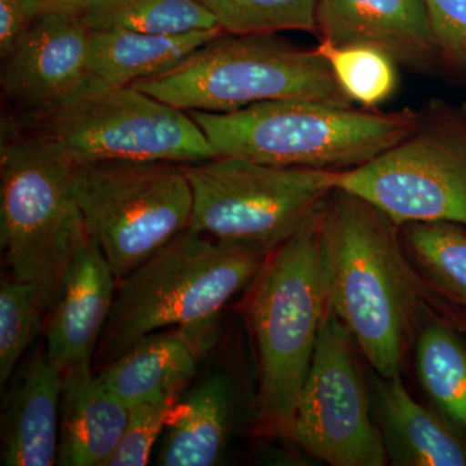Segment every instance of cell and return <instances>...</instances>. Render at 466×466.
<instances>
[{"instance_id": "e0dca14e", "label": "cell", "mask_w": 466, "mask_h": 466, "mask_svg": "<svg viewBox=\"0 0 466 466\" xmlns=\"http://www.w3.org/2000/svg\"><path fill=\"white\" fill-rule=\"evenodd\" d=\"M5 390L2 464H57L63 375L46 346L38 345L27 355Z\"/></svg>"}, {"instance_id": "3957f363", "label": "cell", "mask_w": 466, "mask_h": 466, "mask_svg": "<svg viewBox=\"0 0 466 466\" xmlns=\"http://www.w3.org/2000/svg\"><path fill=\"white\" fill-rule=\"evenodd\" d=\"M218 156L284 167L345 171L412 133L420 112H381L309 99L263 101L229 113L188 112Z\"/></svg>"}, {"instance_id": "d4e9b609", "label": "cell", "mask_w": 466, "mask_h": 466, "mask_svg": "<svg viewBox=\"0 0 466 466\" xmlns=\"http://www.w3.org/2000/svg\"><path fill=\"white\" fill-rule=\"evenodd\" d=\"M317 51L327 60L334 78L352 103L373 108L389 99L397 87L395 63L367 46H334L320 41Z\"/></svg>"}, {"instance_id": "83f0119b", "label": "cell", "mask_w": 466, "mask_h": 466, "mask_svg": "<svg viewBox=\"0 0 466 466\" xmlns=\"http://www.w3.org/2000/svg\"><path fill=\"white\" fill-rule=\"evenodd\" d=\"M438 66L466 76V0H425Z\"/></svg>"}, {"instance_id": "9c48e42d", "label": "cell", "mask_w": 466, "mask_h": 466, "mask_svg": "<svg viewBox=\"0 0 466 466\" xmlns=\"http://www.w3.org/2000/svg\"><path fill=\"white\" fill-rule=\"evenodd\" d=\"M72 191L116 281L191 223V183L177 162H75Z\"/></svg>"}, {"instance_id": "6da1fadb", "label": "cell", "mask_w": 466, "mask_h": 466, "mask_svg": "<svg viewBox=\"0 0 466 466\" xmlns=\"http://www.w3.org/2000/svg\"><path fill=\"white\" fill-rule=\"evenodd\" d=\"M329 309L379 376L400 377L428 309L401 227L354 193L334 188L321 208Z\"/></svg>"}, {"instance_id": "7a4b0ae2", "label": "cell", "mask_w": 466, "mask_h": 466, "mask_svg": "<svg viewBox=\"0 0 466 466\" xmlns=\"http://www.w3.org/2000/svg\"><path fill=\"white\" fill-rule=\"evenodd\" d=\"M323 204L267 256L251 283L248 317L258 373L254 426L263 437H289L297 400L329 311Z\"/></svg>"}, {"instance_id": "5b68a950", "label": "cell", "mask_w": 466, "mask_h": 466, "mask_svg": "<svg viewBox=\"0 0 466 466\" xmlns=\"http://www.w3.org/2000/svg\"><path fill=\"white\" fill-rule=\"evenodd\" d=\"M266 258L262 251L184 229L116 281L95 360L106 366L150 333L222 314Z\"/></svg>"}, {"instance_id": "484cf974", "label": "cell", "mask_w": 466, "mask_h": 466, "mask_svg": "<svg viewBox=\"0 0 466 466\" xmlns=\"http://www.w3.org/2000/svg\"><path fill=\"white\" fill-rule=\"evenodd\" d=\"M47 312L35 291L9 272L0 283V386L5 390L43 329Z\"/></svg>"}, {"instance_id": "ffe728a7", "label": "cell", "mask_w": 466, "mask_h": 466, "mask_svg": "<svg viewBox=\"0 0 466 466\" xmlns=\"http://www.w3.org/2000/svg\"><path fill=\"white\" fill-rule=\"evenodd\" d=\"M223 29L164 35L128 30H91L88 73L106 84L130 86L179 66Z\"/></svg>"}, {"instance_id": "ac0fdd59", "label": "cell", "mask_w": 466, "mask_h": 466, "mask_svg": "<svg viewBox=\"0 0 466 466\" xmlns=\"http://www.w3.org/2000/svg\"><path fill=\"white\" fill-rule=\"evenodd\" d=\"M370 392L373 415L391 465H466L464 433L437 410L417 403L400 377L377 375Z\"/></svg>"}, {"instance_id": "4dcf8cb0", "label": "cell", "mask_w": 466, "mask_h": 466, "mask_svg": "<svg viewBox=\"0 0 466 466\" xmlns=\"http://www.w3.org/2000/svg\"><path fill=\"white\" fill-rule=\"evenodd\" d=\"M456 324H458L460 330H461V332H464L466 336V315H460V318H458V321H456Z\"/></svg>"}, {"instance_id": "277c9868", "label": "cell", "mask_w": 466, "mask_h": 466, "mask_svg": "<svg viewBox=\"0 0 466 466\" xmlns=\"http://www.w3.org/2000/svg\"><path fill=\"white\" fill-rule=\"evenodd\" d=\"M73 161L56 143L2 121L0 244L8 272L50 312L86 232L72 191Z\"/></svg>"}, {"instance_id": "8fae6325", "label": "cell", "mask_w": 466, "mask_h": 466, "mask_svg": "<svg viewBox=\"0 0 466 466\" xmlns=\"http://www.w3.org/2000/svg\"><path fill=\"white\" fill-rule=\"evenodd\" d=\"M358 352L351 334L329 309L288 437L328 465L383 466L389 462Z\"/></svg>"}, {"instance_id": "9a60e30c", "label": "cell", "mask_w": 466, "mask_h": 466, "mask_svg": "<svg viewBox=\"0 0 466 466\" xmlns=\"http://www.w3.org/2000/svg\"><path fill=\"white\" fill-rule=\"evenodd\" d=\"M317 33L334 46H367L413 72L438 66L425 0H318Z\"/></svg>"}, {"instance_id": "2e32d148", "label": "cell", "mask_w": 466, "mask_h": 466, "mask_svg": "<svg viewBox=\"0 0 466 466\" xmlns=\"http://www.w3.org/2000/svg\"><path fill=\"white\" fill-rule=\"evenodd\" d=\"M222 314L143 337L97 376L127 408L184 390L219 343Z\"/></svg>"}, {"instance_id": "f1b7e54d", "label": "cell", "mask_w": 466, "mask_h": 466, "mask_svg": "<svg viewBox=\"0 0 466 466\" xmlns=\"http://www.w3.org/2000/svg\"><path fill=\"white\" fill-rule=\"evenodd\" d=\"M33 21L17 0H0V56L2 58L7 57L16 47Z\"/></svg>"}, {"instance_id": "52a82bcc", "label": "cell", "mask_w": 466, "mask_h": 466, "mask_svg": "<svg viewBox=\"0 0 466 466\" xmlns=\"http://www.w3.org/2000/svg\"><path fill=\"white\" fill-rule=\"evenodd\" d=\"M8 116L20 127L56 143L75 162L192 164L218 157L186 110L133 85L106 84L91 76L55 108Z\"/></svg>"}, {"instance_id": "4fadbf2b", "label": "cell", "mask_w": 466, "mask_h": 466, "mask_svg": "<svg viewBox=\"0 0 466 466\" xmlns=\"http://www.w3.org/2000/svg\"><path fill=\"white\" fill-rule=\"evenodd\" d=\"M210 358L180 394L164 431L158 465L223 464L248 421L249 407L240 380L223 364L213 366Z\"/></svg>"}, {"instance_id": "f546056e", "label": "cell", "mask_w": 466, "mask_h": 466, "mask_svg": "<svg viewBox=\"0 0 466 466\" xmlns=\"http://www.w3.org/2000/svg\"><path fill=\"white\" fill-rule=\"evenodd\" d=\"M17 2L25 9L30 18L35 20L47 15L81 16L95 0H17Z\"/></svg>"}, {"instance_id": "ba28073f", "label": "cell", "mask_w": 466, "mask_h": 466, "mask_svg": "<svg viewBox=\"0 0 466 466\" xmlns=\"http://www.w3.org/2000/svg\"><path fill=\"white\" fill-rule=\"evenodd\" d=\"M183 167L193 195L188 228L267 256L321 207L336 188L339 173L229 156Z\"/></svg>"}, {"instance_id": "8992f818", "label": "cell", "mask_w": 466, "mask_h": 466, "mask_svg": "<svg viewBox=\"0 0 466 466\" xmlns=\"http://www.w3.org/2000/svg\"><path fill=\"white\" fill-rule=\"evenodd\" d=\"M133 86L186 112L229 113L281 99L354 106L317 48L276 34H220L170 72Z\"/></svg>"}, {"instance_id": "4316f807", "label": "cell", "mask_w": 466, "mask_h": 466, "mask_svg": "<svg viewBox=\"0 0 466 466\" xmlns=\"http://www.w3.org/2000/svg\"><path fill=\"white\" fill-rule=\"evenodd\" d=\"M183 390L170 391L128 408L124 437L106 466H144L168 424Z\"/></svg>"}, {"instance_id": "7c38bea8", "label": "cell", "mask_w": 466, "mask_h": 466, "mask_svg": "<svg viewBox=\"0 0 466 466\" xmlns=\"http://www.w3.org/2000/svg\"><path fill=\"white\" fill-rule=\"evenodd\" d=\"M91 30L76 15L35 18L7 57L0 86L15 115H36L63 103L87 81Z\"/></svg>"}, {"instance_id": "30bf717a", "label": "cell", "mask_w": 466, "mask_h": 466, "mask_svg": "<svg viewBox=\"0 0 466 466\" xmlns=\"http://www.w3.org/2000/svg\"><path fill=\"white\" fill-rule=\"evenodd\" d=\"M336 188L370 202L400 227H466L465 110L431 101L403 140L367 164L339 171Z\"/></svg>"}, {"instance_id": "5bb4252c", "label": "cell", "mask_w": 466, "mask_h": 466, "mask_svg": "<svg viewBox=\"0 0 466 466\" xmlns=\"http://www.w3.org/2000/svg\"><path fill=\"white\" fill-rule=\"evenodd\" d=\"M116 290L108 260L86 235L67 266L46 325V351L61 375L92 370Z\"/></svg>"}, {"instance_id": "44dd1931", "label": "cell", "mask_w": 466, "mask_h": 466, "mask_svg": "<svg viewBox=\"0 0 466 466\" xmlns=\"http://www.w3.org/2000/svg\"><path fill=\"white\" fill-rule=\"evenodd\" d=\"M417 379L435 410L466 431V349L443 319H422L415 339Z\"/></svg>"}, {"instance_id": "cb8c5ba5", "label": "cell", "mask_w": 466, "mask_h": 466, "mask_svg": "<svg viewBox=\"0 0 466 466\" xmlns=\"http://www.w3.org/2000/svg\"><path fill=\"white\" fill-rule=\"evenodd\" d=\"M233 35L317 33L318 0H196Z\"/></svg>"}, {"instance_id": "7402d4cb", "label": "cell", "mask_w": 466, "mask_h": 466, "mask_svg": "<svg viewBox=\"0 0 466 466\" xmlns=\"http://www.w3.org/2000/svg\"><path fill=\"white\" fill-rule=\"evenodd\" d=\"M401 238L429 290L466 311V227L456 223H410Z\"/></svg>"}, {"instance_id": "603a6c76", "label": "cell", "mask_w": 466, "mask_h": 466, "mask_svg": "<svg viewBox=\"0 0 466 466\" xmlns=\"http://www.w3.org/2000/svg\"><path fill=\"white\" fill-rule=\"evenodd\" d=\"M81 17L90 30L164 35L220 27L210 12L196 0H95Z\"/></svg>"}, {"instance_id": "d6986e66", "label": "cell", "mask_w": 466, "mask_h": 466, "mask_svg": "<svg viewBox=\"0 0 466 466\" xmlns=\"http://www.w3.org/2000/svg\"><path fill=\"white\" fill-rule=\"evenodd\" d=\"M128 408L92 370L63 375L57 465L106 466L121 441Z\"/></svg>"}]
</instances>
